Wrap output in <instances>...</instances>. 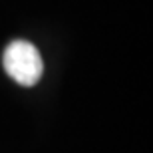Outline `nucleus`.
Returning <instances> with one entry per match:
<instances>
[{"instance_id": "obj_1", "label": "nucleus", "mask_w": 153, "mask_h": 153, "mask_svg": "<svg viewBox=\"0 0 153 153\" xmlns=\"http://www.w3.org/2000/svg\"><path fill=\"white\" fill-rule=\"evenodd\" d=\"M2 64L6 74L24 88L36 85L44 74V62L38 48L26 40H14L6 46L2 54Z\"/></svg>"}]
</instances>
